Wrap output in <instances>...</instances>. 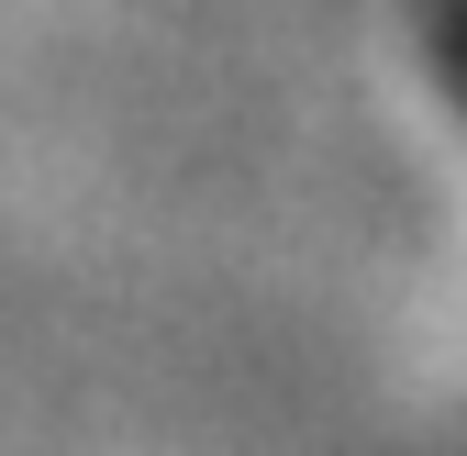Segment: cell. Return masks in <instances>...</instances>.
Masks as SVG:
<instances>
[{"instance_id": "1", "label": "cell", "mask_w": 467, "mask_h": 456, "mask_svg": "<svg viewBox=\"0 0 467 456\" xmlns=\"http://www.w3.org/2000/svg\"><path fill=\"white\" fill-rule=\"evenodd\" d=\"M445 56H456V89H467V0H445Z\"/></svg>"}]
</instances>
